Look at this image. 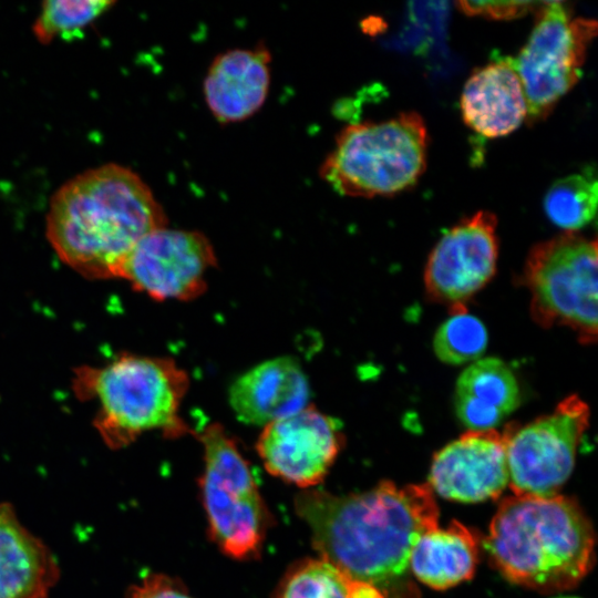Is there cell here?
<instances>
[{"instance_id": "cell-1", "label": "cell", "mask_w": 598, "mask_h": 598, "mask_svg": "<svg viewBox=\"0 0 598 598\" xmlns=\"http://www.w3.org/2000/svg\"><path fill=\"white\" fill-rule=\"evenodd\" d=\"M295 507L320 558L381 591L405 573L414 544L437 527L439 517L427 484L399 487L389 481L349 495L308 489Z\"/></svg>"}, {"instance_id": "cell-2", "label": "cell", "mask_w": 598, "mask_h": 598, "mask_svg": "<svg viewBox=\"0 0 598 598\" xmlns=\"http://www.w3.org/2000/svg\"><path fill=\"white\" fill-rule=\"evenodd\" d=\"M165 226V212L147 184L114 163L68 181L47 215V237L59 258L90 279L118 278L135 245Z\"/></svg>"}, {"instance_id": "cell-3", "label": "cell", "mask_w": 598, "mask_h": 598, "mask_svg": "<svg viewBox=\"0 0 598 598\" xmlns=\"http://www.w3.org/2000/svg\"><path fill=\"white\" fill-rule=\"evenodd\" d=\"M484 547L507 580L545 592L573 588L595 560L588 517L573 498L560 495L504 498Z\"/></svg>"}, {"instance_id": "cell-4", "label": "cell", "mask_w": 598, "mask_h": 598, "mask_svg": "<svg viewBox=\"0 0 598 598\" xmlns=\"http://www.w3.org/2000/svg\"><path fill=\"white\" fill-rule=\"evenodd\" d=\"M72 385L78 399L96 403L93 425L112 450L150 431L168 439L194 434L179 414L189 377L171 358L121 354L102 367L76 368Z\"/></svg>"}, {"instance_id": "cell-5", "label": "cell", "mask_w": 598, "mask_h": 598, "mask_svg": "<svg viewBox=\"0 0 598 598\" xmlns=\"http://www.w3.org/2000/svg\"><path fill=\"white\" fill-rule=\"evenodd\" d=\"M426 148V126L415 112L349 124L337 135L319 175L340 195H394L413 186L422 175Z\"/></svg>"}, {"instance_id": "cell-6", "label": "cell", "mask_w": 598, "mask_h": 598, "mask_svg": "<svg viewBox=\"0 0 598 598\" xmlns=\"http://www.w3.org/2000/svg\"><path fill=\"white\" fill-rule=\"evenodd\" d=\"M194 434L204 448L199 489L212 540L231 558L258 557L270 514L248 461L219 423H210Z\"/></svg>"}, {"instance_id": "cell-7", "label": "cell", "mask_w": 598, "mask_h": 598, "mask_svg": "<svg viewBox=\"0 0 598 598\" xmlns=\"http://www.w3.org/2000/svg\"><path fill=\"white\" fill-rule=\"evenodd\" d=\"M523 277L536 323L567 327L582 344L596 342V239L566 231L537 244L527 256Z\"/></svg>"}, {"instance_id": "cell-8", "label": "cell", "mask_w": 598, "mask_h": 598, "mask_svg": "<svg viewBox=\"0 0 598 598\" xmlns=\"http://www.w3.org/2000/svg\"><path fill=\"white\" fill-rule=\"evenodd\" d=\"M525 47L509 58L525 93L532 121L546 116L579 80L597 22L571 18L559 1L540 2Z\"/></svg>"}, {"instance_id": "cell-9", "label": "cell", "mask_w": 598, "mask_h": 598, "mask_svg": "<svg viewBox=\"0 0 598 598\" xmlns=\"http://www.w3.org/2000/svg\"><path fill=\"white\" fill-rule=\"evenodd\" d=\"M589 408L576 394L555 410L506 434L508 484L514 495H557L573 472L577 447L589 426Z\"/></svg>"}, {"instance_id": "cell-10", "label": "cell", "mask_w": 598, "mask_h": 598, "mask_svg": "<svg viewBox=\"0 0 598 598\" xmlns=\"http://www.w3.org/2000/svg\"><path fill=\"white\" fill-rule=\"evenodd\" d=\"M216 267L217 256L205 234L165 226L135 245L118 278L157 301H189L206 291V277Z\"/></svg>"}, {"instance_id": "cell-11", "label": "cell", "mask_w": 598, "mask_h": 598, "mask_svg": "<svg viewBox=\"0 0 598 598\" xmlns=\"http://www.w3.org/2000/svg\"><path fill=\"white\" fill-rule=\"evenodd\" d=\"M497 219L478 212L450 228L432 249L424 269L426 293L450 306V312L465 309V302L494 276L498 256Z\"/></svg>"}, {"instance_id": "cell-12", "label": "cell", "mask_w": 598, "mask_h": 598, "mask_svg": "<svg viewBox=\"0 0 598 598\" xmlns=\"http://www.w3.org/2000/svg\"><path fill=\"white\" fill-rule=\"evenodd\" d=\"M343 444L339 422L308 404L262 426L256 450L270 474L309 488L323 481Z\"/></svg>"}, {"instance_id": "cell-13", "label": "cell", "mask_w": 598, "mask_h": 598, "mask_svg": "<svg viewBox=\"0 0 598 598\" xmlns=\"http://www.w3.org/2000/svg\"><path fill=\"white\" fill-rule=\"evenodd\" d=\"M508 481L505 432L468 430L434 455L427 485L444 498L477 503L497 498Z\"/></svg>"}, {"instance_id": "cell-14", "label": "cell", "mask_w": 598, "mask_h": 598, "mask_svg": "<svg viewBox=\"0 0 598 598\" xmlns=\"http://www.w3.org/2000/svg\"><path fill=\"white\" fill-rule=\"evenodd\" d=\"M271 53L265 44L231 49L212 61L203 82L206 105L220 124L243 122L267 100Z\"/></svg>"}, {"instance_id": "cell-15", "label": "cell", "mask_w": 598, "mask_h": 598, "mask_svg": "<svg viewBox=\"0 0 598 598\" xmlns=\"http://www.w3.org/2000/svg\"><path fill=\"white\" fill-rule=\"evenodd\" d=\"M309 396L308 379L291 357H277L252 367L228 391L236 417L261 426L303 409Z\"/></svg>"}, {"instance_id": "cell-16", "label": "cell", "mask_w": 598, "mask_h": 598, "mask_svg": "<svg viewBox=\"0 0 598 598\" xmlns=\"http://www.w3.org/2000/svg\"><path fill=\"white\" fill-rule=\"evenodd\" d=\"M59 577L50 548L0 502V598H49Z\"/></svg>"}, {"instance_id": "cell-17", "label": "cell", "mask_w": 598, "mask_h": 598, "mask_svg": "<svg viewBox=\"0 0 598 598\" xmlns=\"http://www.w3.org/2000/svg\"><path fill=\"white\" fill-rule=\"evenodd\" d=\"M461 111L467 126L485 137L507 135L523 123L527 102L509 58L491 62L468 78Z\"/></svg>"}, {"instance_id": "cell-18", "label": "cell", "mask_w": 598, "mask_h": 598, "mask_svg": "<svg viewBox=\"0 0 598 598\" xmlns=\"http://www.w3.org/2000/svg\"><path fill=\"white\" fill-rule=\"evenodd\" d=\"M518 402L517 380L501 359H480L457 379L456 414L470 430L493 429L517 408Z\"/></svg>"}, {"instance_id": "cell-19", "label": "cell", "mask_w": 598, "mask_h": 598, "mask_svg": "<svg viewBox=\"0 0 598 598\" xmlns=\"http://www.w3.org/2000/svg\"><path fill=\"white\" fill-rule=\"evenodd\" d=\"M478 561L476 535L457 520L425 532L414 544L409 565L413 575L434 589L471 579Z\"/></svg>"}, {"instance_id": "cell-20", "label": "cell", "mask_w": 598, "mask_h": 598, "mask_svg": "<svg viewBox=\"0 0 598 598\" xmlns=\"http://www.w3.org/2000/svg\"><path fill=\"white\" fill-rule=\"evenodd\" d=\"M597 181L589 174H574L556 181L547 190L544 208L547 217L566 231L589 224L597 209Z\"/></svg>"}, {"instance_id": "cell-21", "label": "cell", "mask_w": 598, "mask_h": 598, "mask_svg": "<svg viewBox=\"0 0 598 598\" xmlns=\"http://www.w3.org/2000/svg\"><path fill=\"white\" fill-rule=\"evenodd\" d=\"M352 578L322 558H306L291 566L275 598H349Z\"/></svg>"}, {"instance_id": "cell-22", "label": "cell", "mask_w": 598, "mask_h": 598, "mask_svg": "<svg viewBox=\"0 0 598 598\" xmlns=\"http://www.w3.org/2000/svg\"><path fill=\"white\" fill-rule=\"evenodd\" d=\"M112 4V1L100 0L44 1L33 24V32L42 43L55 38L74 39Z\"/></svg>"}, {"instance_id": "cell-23", "label": "cell", "mask_w": 598, "mask_h": 598, "mask_svg": "<svg viewBox=\"0 0 598 598\" xmlns=\"http://www.w3.org/2000/svg\"><path fill=\"white\" fill-rule=\"evenodd\" d=\"M487 346V331L483 322L466 309L451 313L437 329L433 339L436 357L448 364L476 360Z\"/></svg>"}, {"instance_id": "cell-24", "label": "cell", "mask_w": 598, "mask_h": 598, "mask_svg": "<svg viewBox=\"0 0 598 598\" xmlns=\"http://www.w3.org/2000/svg\"><path fill=\"white\" fill-rule=\"evenodd\" d=\"M540 2L532 1H461L460 9L468 16H483L492 19L517 18L536 10Z\"/></svg>"}, {"instance_id": "cell-25", "label": "cell", "mask_w": 598, "mask_h": 598, "mask_svg": "<svg viewBox=\"0 0 598 598\" xmlns=\"http://www.w3.org/2000/svg\"><path fill=\"white\" fill-rule=\"evenodd\" d=\"M128 598H193L176 579L150 574L128 589Z\"/></svg>"}, {"instance_id": "cell-26", "label": "cell", "mask_w": 598, "mask_h": 598, "mask_svg": "<svg viewBox=\"0 0 598 598\" xmlns=\"http://www.w3.org/2000/svg\"><path fill=\"white\" fill-rule=\"evenodd\" d=\"M349 598H385V595L373 585L352 579Z\"/></svg>"}, {"instance_id": "cell-27", "label": "cell", "mask_w": 598, "mask_h": 598, "mask_svg": "<svg viewBox=\"0 0 598 598\" xmlns=\"http://www.w3.org/2000/svg\"><path fill=\"white\" fill-rule=\"evenodd\" d=\"M551 598H579V597H575V596H557V597H551Z\"/></svg>"}]
</instances>
